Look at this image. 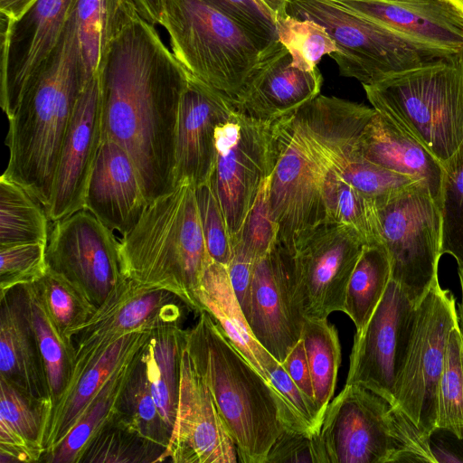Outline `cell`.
I'll list each match as a JSON object with an SVG mask.
<instances>
[{
    "label": "cell",
    "mask_w": 463,
    "mask_h": 463,
    "mask_svg": "<svg viewBox=\"0 0 463 463\" xmlns=\"http://www.w3.org/2000/svg\"><path fill=\"white\" fill-rule=\"evenodd\" d=\"M21 287L44 363L52 407L70 383L75 363V347L60 332L33 283Z\"/></svg>",
    "instance_id": "obj_33"
},
{
    "label": "cell",
    "mask_w": 463,
    "mask_h": 463,
    "mask_svg": "<svg viewBox=\"0 0 463 463\" xmlns=\"http://www.w3.org/2000/svg\"><path fill=\"white\" fill-rule=\"evenodd\" d=\"M279 42L316 67L324 55L338 52L326 30L316 22L283 14L276 17Z\"/></svg>",
    "instance_id": "obj_46"
},
{
    "label": "cell",
    "mask_w": 463,
    "mask_h": 463,
    "mask_svg": "<svg viewBox=\"0 0 463 463\" xmlns=\"http://www.w3.org/2000/svg\"><path fill=\"white\" fill-rule=\"evenodd\" d=\"M86 84L71 14L57 47L8 118L9 160L3 175L26 189L45 210L62 143Z\"/></svg>",
    "instance_id": "obj_3"
},
{
    "label": "cell",
    "mask_w": 463,
    "mask_h": 463,
    "mask_svg": "<svg viewBox=\"0 0 463 463\" xmlns=\"http://www.w3.org/2000/svg\"><path fill=\"white\" fill-rule=\"evenodd\" d=\"M443 165L439 206L441 216V252L463 266V142Z\"/></svg>",
    "instance_id": "obj_42"
},
{
    "label": "cell",
    "mask_w": 463,
    "mask_h": 463,
    "mask_svg": "<svg viewBox=\"0 0 463 463\" xmlns=\"http://www.w3.org/2000/svg\"><path fill=\"white\" fill-rule=\"evenodd\" d=\"M234 440L184 345L178 404L165 459L175 463H235Z\"/></svg>",
    "instance_id": "obj_18"
},
{
    "label": "cell",
    "mask_w": 463,
    "mask_h": 463,
    "mask_svg": "<svg viewBox=\"0 0 463 463\" xmlns=\"http://www.w3.org/2000/svg\"><path fill=\"white\" fill-rule=\"evenodd\" d=\"M165 450L118 414L90 439L80 463H156L165 461Z\"/></svg>",
    "instance_id": "obj_36"
},
{
    "label": "cell",
    "mask_w": 463,
    "mask_h": 463,
    "mask_svg": "<svg viewBox=\"0 0 463 463\" xmlns=\"http://www.w3.org/2000/svg\"><path fill=\"white\" fill-rule=\"evenodd\" d=\"M77 0H36L17 20L2 18L0 104L9 118L57 47Z\"/></svg>",
    "instance_id": "obj_17"
},
{
    "label": "cell",
    "mask_w": 463,
    "mask_h": 463,
    "mask_svg": "<svg viewBox=\"0 0 463 463\" xmlns=\"http://www.w3.org/2000/svg\"><path fill=\"white\" fill-rule=\"evenodd\" d=\"M144 348L128 358L111 375L66 437L43 454L42 462L80 463L90 439L118 414L125 386Z\"/></svg>",
    "instance_id": "obj_31"
},
{
    "label": "cell",
    "mask_w": 463,
    "mask_h": 463,
    "mask_svg": "<svg viewBox=\"0 0 463 463\" xmlns=\"http://www.w3.org/2000/svg\"><path fill=\"white\" fill-rule=\"evenodd\" d=\"M391 280V264L383 244H365L349 279L343 312L361 331Z\"/></svg>",
    "instance_id": "obj_34"
},
{
    "label": "cell",
    "mask_w": 463,
    "mask_h": 463,
    "mask_svg": "<svg viewBox=\"0 0 463 463\" xmlns=\"http://www.w3.org/2000/svg\"><path fill=\"white\" fill-rule=\"evenodd\" d=\"M428 437L376 393L345 384L319 430L326 463H435Z\"/></svg>",
    "instance_id": "obj_8"
},
{
    "label": "cell",
    "mask_w": 463,
    "mask_h": 463,
    "mask_svg": "<svg viewBox=\"0 0 463 463\" xmlns=\"http://www.w3.org/2000/svg\"><path fill=\"white\" fill-rule=\"evenodd\" d=\"M256 262V260L233 249L232 259L227 266L232 288L245 317L249 309L250 287Z\"/></svg>",
    "instance_id": "obj_51"
},
{
    "label": "cell",
    "mask_w": 463,
    "mask_h": 463,
    "mask_svg": "<svg viewBox=\"0 0 463 463\" xmlns=\"http://www.w3.org/2000/svg\"><path fill=\"white\" fill-rule=\"evenodd\" d=\"M195 194L209 256L227 267L232 254V241L212 180L196 186Z\"/></svg>",
    "instance_id": "obj_49"
},
{
    "label": "cell",
    "mask_w": 463,
    "mask_h": 463,
    "mask_svg": "<svg viewBox=\"0 0 463 463\" xmlns=\"http://www.w3.org/2000/svg\"><path fill=\"white\" fill-rule=\"evenodd\" d=\"M233 109L231 101L190 74L179 109L175 184L188 180L196 187L211 180L217 154L216 130Z\"/></svg>",
    "instance_id": "obj_23"
},
{
    "label": "cell",
    "mask_w": 463,
    "mask_h": 463,
    "mask_svg": "<svg viewBox=\"0 0 463 463\" xmlns=\"http://www.w3.org/2000/svg\"><path fill=\"white\" fill-rule=\"evenodd\" d=\"M376 209L391 279L418 305L439 280L442 255L439 203L427 187L417 184Z\"/></svg>",
    "instance_id": "obj_10"
},
{
    "label": "cell",
    "mask_w": 463,
    "mask_h": 463,
    "mask_svg": "<svg viewBox=\"0 0 463 463\" xmlns=\"http://www.w3.org/2000/svg\"><path fill=\"white\" fill-rule=\"evenodd\" d=\"M427 439L435 463L463 462V438L447 429L435 428Z\"/></svg>",
    "instance_id": "obj_52"
},
{
    "label": "cell",
    "mask_w": 463,
    "mask_h": 463,
    "mask_svg": "<svg viewBox=\"0 0 463 463\" xmlns=\"http://www.w3.org/2000/svg\"><path fill=\"white\" fill-rule=\"evenodd\" d=\"M46 405L0 377V463L40 462Z\"/></svg>",
    "instance_id": "obj_29"
},
{
    "label": "cell",
    "mask_w": 463,
    "mask_h": 463,
    "mask_svg": "<svg viewBox=\"0 0 463 463\" xmlns=\"http://www.w3.org/2000/svg\"><path fill=\"white\" fill-rule=\"evenodd\" d=\"M185 348L234 440L239 460L265 463L282 430L272 386L205 311L185 330Z\"/></svg>",
    "instance_id": "obj_5"
},
{
    "label": "cell",
    "mask_w": 463,
    "mask_h": 463,
    "mask_svg": "<svg viewBox=\"0 0 463 463\" xmlns=\"http://www.w3.org/2000/svg\"><path fill=\"white\" fill-rule=\"evenodd\" d=\"M364 245L353 228L325 222L290 254L294 300L305 319L343 312L347 284Z\"/></svg>",
    "instance_id": "obj_13"
},
{
    "label": "cell",
    "mask_w": 463,
    "mask_h": 463,
    "mask_svg": "<svg viewBox=\"0 0 463 463\" xmlns=\"http://www.w3.org/2000/svg\"><path fill=\"white\" fill-rule=\"evenodd\" d=\"M322 82L317 66L279 43L262 59L232 104L235 110L253 118L275 121L317 97Z\"/></svg>",
    "instance_id": "obj_21"
},
{
    "label": "cell",
    "mask_w": 463,
    "mask_h": 463,
    "mask_svg": "<svg viewBox=\"0 0 463 463\" xmlns=\"http://www.w3.org/2000/svg\"><path fill=\"white\" fill-rule=\"evenodd\" d=\"M0 377L46 405L50 413L46 370L22 287L0 297Z\"/></svg>",
    "instance_id": "obj_25"
},
{
    "label": "cell",
    "mask_w": 463,
    "mask_h": 463,
    "mask_svg": "<svg viewBox=\"0 0 463 463\" xmlns=\"http://www.w3.org/2000/svg\"><path fill=\"white\" fill-rule=\"evenodd\" d=\"M281 365L298 387L315 402L310 369L301 338L281 363Z\"/></svg>",
    "instance_id": "obj_53"
},
{
    "label": "cell",
    "mask_w": 463,
    "mask_h": 463,
    "mask_svg": "<svg viewBox=\"0 0 463 463\" xmlns=\"http://www.w3.org/2000/svg\"><path fill=\"white\" fill-rule=\"evenodd\" d=\"M246 318L280 364L301 338L305 318L294 300L290 254L278 244L255 264Z\"/></svg>",
    "instance_id": "obj_20"
},
{
    "label": "cell",
    "mask_w": 463,
    "mask_h": 463,
    "mask_svg": "<svg viewBox=\"0 0 463 463\" xmlns=\"http://www.w3.org/2000/svg\"><path fill=\"white\" fill-rule=\"evenodd\" d=\"M301 339L310 369L315 402L324 416L335 392L341 364L337 330L327 318L305 319Z\"/></svg>",
    "instance_id": "obj_37"
},
{
    "label": "cell",
    "mask_w": 463,
    "mask_h": 463,
    "mask_svg": "<svg viewBox=\"0 0 463 463\" xmlns=\"http://www.w3.org/2000/svg\"><path fill=\"white\" fill-rule=\"evenodd\" d=\"M147 203L131 157L117 143L103 139L88 184L85 209L124 236L137 223Z\"/></svg>",
    "instance_id": "obj_24"
},
{
    "label": "cell",
    "mask_w": 463,
    "mask_h": 463,
    "mask_svg": "<svg viewBox=\"0 0 463 463\" xmlns=\"http://www.w3.org/2000/svg\"><path fill=\"white\" fill-rule=\"evenodd\" d=\"M118 249L113 231L84 208L54 222L46 248L47 267L99 307L123 278Z\"/></svg>",
    "instance_id": "obj_16"
},
{
    "label": "cell",
    "mask_w": 463,
    "mask_h": 463,
    "mask_svg": "<svg viewBox=\"0 0 463 463\" xmlns=\"http://www.w3.org/2000/svg\"><path fill=\"white\" fill-rule=\"evenodd\" d=\"M265 463H326L319 432L310 434L282 429Z\"/></svg>",
    "instance_id": "obj_50"
},
{
    "label": "cell",
    "mask_w": 463,
    "mask_h": 463,
    "mask_svg": "<svg viewBox=\"0 0 463 463\" xmlns=\"http://www.w3.org/2000/svg\"><path fill=\"white\" fill-rule=\"evenodd\" d=\"M338 173L347 184L372 200L375 206L420 184L406 175L370 163L356 156L354 150L338 168Z\"/></svg>",
    "instance_id": "obj_43"
},
{
    "label": "cell",
    "mask_w": 463,
    "mask_h": 463,
    "mask_svg": "<svg viewBox=\"0 0 463 463\" xmlns=\"http://www.w3.org/2000/svg\"><path fill=\"white\" fill-rule=\"evenodd\" d=\"M438 57L463 53V16L447 0H334Z\"/></svg>",
    "instance_id": "obj_22"
},
{
    "label": "cell",
    "mask_w": 463,
    "mask_h": 463,
    "mask_svg": "<svg viewBox=\"0 0 463 463\" xmlns=\"http://www.w3.org/2000/svg\"><path fill=\"white\" fill-rule=\"evenodd\" d=\"M417 305L391 279L365 326L356 332L346 384L362 386L395 407L396 384L412 335Z\"/></svg>",
    "instance_id": "obj_14"
},
{
    "label": "cell",
    "mask_w": 463,
    "mask_h": 463,
    "mask_svg": "<svg viewBox=\"0 0 463 463\" xmlns=\"http://www.w3.org/2000/svg\"><path fill=\"white\" fill-rule=\"evenodd\" d=\"M269 182L270 176L261 184L240 232L232 242V250H238L256 260L277 244L278 228L270 210Z\"/></svg>",
    "instance_id": "obj_45"
},
{
    "label": "cell",
    "mask_w": 463,
    "mask_h": 463,
    "mask_svg": "<svg viewBox=\"0 0 463 463\" xmlns=\"http://www.w3.org/2000/svg\"><path fill=\"white\" fill-rule=\"evenodd\" d=\"M374 113L373 108L319 94L275 120L269 204L278 228L277 244L289 254L325 222L326 178L349 158Z\"/></svg>",
    "instance_id": "obj_2"
},
{
    "label": "cell",
    "mask_w": 463,
    "mask_h": 463,
    "mask_svg": "<svg viewBox=\"0 0 463 463\" xmlns=\"http://www.w3.org/2000/svg\"><path fill=\"white\" fill-rule=\"evenodd\" d=\"M153 329L135 330L111 344L56 400L43 429L42 445L45 452L66 437L111 375L145 347Z\"/></svg>",
    "instance_id": "obj_26"
},
{
    "label": "cell",
    "mask_w": 463,
    "mask_h": 463,
    "mask_svg": "<svg viewBox=\"0 0 463 463\" xmlns=\"http://www.w3.org/2000/svg\"><path fill=\"white\" fill-rule=\"evenodd\" d=\"M340 166L330 171L325 181V222L353 228L365 244H382L374 203L341 177L338 173Z\"/></svg>",
    "instance_id": "obj_38"
},
{
    "label": "cell",
    "mask_w": 463,
    "mask_h": 463,
    "mask_svg": "<svg viewBox=\"0 0 463 463\" xmlns=\"http://www.w3.org/2000/svg\"><path fill=\"white\" fill-rule=\"evenodd\" d=\"M269 378L277 395L282 429L318 433L324 416L315 402L293 382L280 363L269 372Z\"/></svg>",
    "instance_id": "obj_44"
},
{
    "label": "cell",
    "mask_w": 463,
    "mask_h": 463,
    "mask_svg": "<svg viewBox=\"0 0 463 463\" xmlns=\"http://www.w3.org/2000/svg\"><path fill=\"white\" fill-rule=\"evenodd\" d=\"M137 11L133 0H77L72 15L88 83L99 75L113 39Z\"/></svg>",
    "instance_id": "obj_30"
},
{
    "label": "cell",
    "mask_w": 463,
    "mask_h": 463,
    "mask_svg": "<svg viewBox=\"0 0 463 463\" xmlns=\"http://www.w3.org/2000/svg\"><path fill=\"white\" fill-rule=\"evenodd\" d=\"M274 14L275 17L286 14V5L288 0H260Z\"/></svg>",
    "instance_id": "obj_56"
},
{
    "label": "cell",
    "mask_w": 463,
    "mask_h": 463,
    "mask_svg": "<svg viewBox=\"0 0 463 463\" xmlns=\"http://www.w3.org/2000/svg\"><path fill=\"white\" fill-rule=\"evenodd\" d=\"M275 121L256 119L235 109L216 130L212 184L231 241L235 239L276 161Z\"/></svg>",
    "instance_id": "obj_11"
},
{
    "label": "cell",
    "mask_w": 463,
    "mask_h": 463,
    "mask_svg": "<svg viewBox=\"0 0 463 463\" xmlns=\"http://www.w3.org/2000/svg\"><path fill=\"white\" fill-rule=\"evenodd\" d=\"M246 30L269 54L279 43L276 17L260 0H203Z\"/></svg>",
    "instance_id": "obj_48"
},
{
    "label": "cell",
    "mask_w": 463,
    "mask_h": 463,
    "mask_svg": "<svg viewBox=\"0 0 463 463\" xmlns=\"http://www.w3.org/2000/svg\"><path fill=\"white\" fill-rule=\"evenodd\" d=\"M436 428L463 438V334L459 324L449 334L438 383Z\"/></svg>",
    "instance_id": "obj_41"
},
{
    "label": "cell",
    "mask_w": 463,
    "mask_h": 463,
    "mask_svg": "<svg viewBox=\"0 0 463 463\" xmlns=\"http://www.w3.org/2000/svg\"><path fill=\"white\" fill-rule=\"evenodd\" d=\"M102 141V95L97 75L80 94L62 143L46 208L53 222L85 208L88 184Z\"/></svg>",
    "instance_id": "obj_19"
},
{
    "label": "cell",
    "mask_w": 463,
    "mask_h": 463,
    "mask_svg": "<svg viewBox=\"0 0 463 463\" xmlns=\"http://www.w3.org/2000/svg\"><path fill=\"white\" fill-rule=\"evenodd\" d=\"M184 307L175 294L123 277L73 336L75 363L68 387L120 337L143 327L181 323Z\"/></svg>",
    "instance_id": "obj_15"
},
{
    "label": "cell",
    "mask_w": 463,
    "mask_h": 463,
    "mask_svg": "<svg viewBox=\"0 0 463 463\" xmlns=\"http://www.w3.org/2000/svg\"><path fill=\"white\" fill-rule=\"evenodd\" d=\"M47 244L0 247V297L10 289L39 280L47 271Z\"/></svg>",
    "instance_id": "obj_47"
},
{
    "label": "cell",
    "mask_w": 463,
    "mask_h": 463,
    "mask_svg": "<svg viewBox=\"0 0 463 463\" xmlns=\"http://www.w3.org/2000/svg\"><path fill=\"white\" fill-rule=\"evenodd\" d=\"M458 277L460 281V288H461V302L459 304V312L458 314V322H459V327L461 329V332L463 334V266L458 267Z\"/></svg>",
    "instance_id": "obj_57"
},
{
    "label": "cell",
    "mask_w": 463,
    "mask_h": 463,
    "mask_svg": "<svg viewBox=\"0 0 463 463\" xmlns=\"http://www.w3.org/2000/svg\"><path fill=\"white\" fill-rule=\"evenodd\" d=\"M463 16V0H447Z\"/></svg>",
    "instance_id": "obj_58"
},
{
    "label": "cell",
    "mask_w": 463,
    "mask_h": 463,
    "mask_svg": "<svg viewBox=\"0 0 463 463\" xmlns=\"http://www.w3.org/2000/svg\"><path fill=\"white\" fill-rule=\"evenodd\" d=\"M45 207L26 189L0 177V247L21 243L48 244Z\"/></svg>",
    "instance_id": "obj_35"
},
{
    "label": "cell",
    "mask_w": 463,
    "mask_h": 463,
    "mask_svg": "<svg viewBox=\"0 0 463 463\" xmlns=\"http://www.w3.org/2000/svg\"><path fill=\"white\" fill-rule=\"evenodd\" d=\"M184 340L185 330L180 323L165 324L152 330L144 350L153 397L171 430L178 404Z\"/></svg>",
    "instance_id": "obj_32"
},
{
    "label": "cell",
    "mask_w": 463,
    "mask_h": 463,
    "mask_svg": "<svg viewBox=\"0 0 463 463\" xmlns=\"http://www.w3.org/2000/svg\"><path fill=\"white\" fill-rule=\"evenodd\" d=\"M363 87L375 111L441 164L463 142V53Z\"/></svg>",
    "instance_id": "obj_6"
},
{
    "label": "cell",
    "mask_w": 463,
    "mask_h": 463,
    "mask_svg": "<svg viewBox=\"0 0 463 463\" xmlns=\"http://www.w3.org/2000/svg\"><path fill=\"white\" fill-rule=\"evenodd\" d=\"M286 14L322 25L338 52L340 74L372 85L438 57L334 0H288Z\"/></svg>",
    "instance_id": "obj_9"
},
{
    "label": "cell",
    "mask_w": 463,
    "mask_h": 463,
    "mask_svg": "<svg viewBox=\"0 0 463 463\" xmlns=\"http://www.w3.org/2000/svg\"><path fill=\"white\" fill-rule=\"evenodd\" d=\"M159 24L184 70L232 102L266 56L239 24L203 0H163Z\"/></svg>",
    "instance_id": "obj_7"
},
{
    "label": "cell",
    "mask_w": 463,
    "mask_h": 463,
    "mask_svg": "<svg viewBox=\"0 0 463 463\" xmlns=\"http://www.w3.org/2000/svg\"><path fill=\"white\" fill-rule=\"evenodd\" d=\"M144 350L125 386L118 414L145 438L166 449L172 430L153 397Z\"/></svg>",
    "instance_id": "obj_39"
},
{
    "label": "cell",
    "mask_w": 463,
    "mask_h": 463,
    "mask_svg": "<svg viewBox=\"0 0 463 463\" xmlns=\"http://www.w3.org/2000/svg\"><path fill=\"white\" fill-rule=\"evenodd\" d=\"M36 0H0L1 18L9 22L19 19Z\"/></svg>",
    "instance_id": "obj_54"
},
{
    "label": "cell",
    "mask_w": 463,
    "mask_h": 463,
    "mask_svg": "<svg viewBox=\"0 0 463 463\" xmlns=\"http://www.w3.org/2000/svg\"><path fill=\"white\" fill-rule=\"evenodd\" d=\"M199 314L205 311L235 349L269 383L279 363L256 339L232 288L227 267L211 260L194 292Z\"/></svg>",
    "instance_id": "obj_28"
},
{
    "label": "cell",
    "mask_w": 463,
    "mask_h": 463,
    "mask_svg": "<svg viewBox=\"0 0 463 463\" xmlns=\"http://www.w3.org/2000/svg\"><path fill=\"white\" fill-rule=\"evenodd\" d=\"M99 76L103 139L131 157L149 203L175 185L179 109L190 74L137 11L113 39Z\"/></svg>",
    "instance_id": "obj_1"
},
{
    "label": "cell",
    "mask_w": 463,
    "mask_h": 463,
    "mask_svg": "<svg viewBox=\"0 0 463 463\" xmlns=\"http://www.w3.org/2000/svg\"><path fill=\"white\" fill-rule=\"evenodd\" d=\"M133 1L143 18L153 24H159L163 14V0Z\"/></svg>",
    "instance_id": "obj_55"
},
{
    "label": "cell",
    "mask_w": 463,
    "mask_h": 463,
    "mask_svg": "<svg viewBox=\"0 0 463 463\" xmlns=\"http://www.w3.org/2000/svg\"><path fill=\"white\" fill-rule=\"evenodd\" d=\"M354 153L370 163L420 183L439 203L443 165L377 111L358 137Z\"/></svg>",
    "instance_id": "obj_27"
},
{
    "label": "cell",
    "mask_w": 463,
    "mask_h": 463,
    "mask_svg": "<svg viewBox=\"0 0 463 463\" xmlns=\"http://www.w3.org/2000/svg\"><path fill=\"white\" fill-rule=\"evenodd\" d=\"M118 253L124 278L167 290L199 314L194 292L212 259L194 184L180 181L150 201L137 223L119 241Z\"/></svg>",
    "instance_id": "obj_4"
},
{
    "label": "cell",
    "mask_w": 463,
    "mask_h": 463,
    "mask_svg": "<svg viewBox=\"0 0 463 463\" xmlns=\"http://www.w3.org/2000/svg\"><path fill=\"white\" fill-rule=\"evenodd\" d=\"M33 285L60 332L72 342L98 307L79 287L50 269Z\"/></svg>",
    "instance_id": "obj_40"
},
{
    "label": "cell",
    "mask_w": 463,
    "mask_h": 463,
    "mask_svg": "<svg viewBox=\"0 0 463 463\" xmlns=\"http://www.w3.org/2000/svg\"><path fill=\"white\" fill-rule=\"evenodd\" d=\"M459 324L454 296L439 280L417 305L414 328L396 384L395 408L426 437L436 428V394L448 339Z\"/></svg>",
    "instance_id": "obj_12"
}]
</instances>
